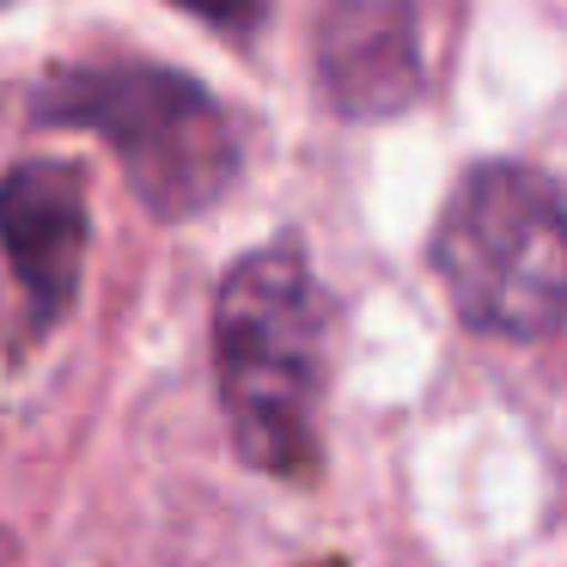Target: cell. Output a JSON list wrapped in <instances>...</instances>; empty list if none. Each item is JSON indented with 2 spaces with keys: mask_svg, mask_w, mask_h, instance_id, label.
Wrapping results in <instances>:
<instances>
[{
  "mask_svg": "<svg viewBox=\"0 0 567 567\" xmlns=\"http://www.w3.org/2000/svg\"><path fill=\"white\" fill-rule=\"evenodd\" d=\"M433 275L457 318L501 342H543L567 311L561 189L525 159L470 165L433 226Z\"/></svg>",
  "mask_w": 567,
  "mask_h": 567,
  "instance_id": "obj_2",
  "label": "cell"
},
{
  "mask_svg": "<svg viewBox=\"0 0 567 567\" xmlns=\"http://www.w3.org/2000/svg\"><path fill=\"white\" fill-rule=\"evenodd\" d=\"M86 177L68 159H25L0 177V245L19 287L31 293L43 323H55L80 293L86 269Z\"/></svg>",
  "mask_w": 567,
  "mask_h": 567,
  "instance_id": "obj_4",
  "label": "cell"
},
{
  "mask_svg": "<svg viewBox=\"0 0 567 567\" xmlns=\"http://www.w3.org/2000/svg\"><path fill=\"white\" fill-rule=\"evenodd\" d=\"M214 372L250 470L306 476L330 379V293L293 238L257 245L214 293Z\"/></svg>",
  "mask_w": 567,
  "mask_h": 567,
  "instance_id": "obj_1",
  "label": "cell"
},
{
  "mask_svg": "<svg viewBox=\"0 0 567 567\" xmlns=\"http://www.w3.org/2000/svg\"><path fill=\"white\" fill-rule=\"evenodd\" d=\"M38 123L111 141L141 202L165 220L202 214L238 172V123L202 80L153 62L62 68L31 99Z\"/></svg>",
  "mask_w": 567,
  "mask_h": 567,
  "instance_id": "obj_3",
  "label": "cell"
},
{
  "mask_svg": "<svg viewBox=\"0 0 567 567\" xmlns=\"http://www.w3.org/2000/svg\"><path fill=\"white\" fill-rule=\"evenodd\" d=\"M0 567H19V555H13V537L0 530Z\"/></svg>",
  "mask_w": 567,
  "mask_h": 567,
  "instance_id": "obj_6",
  "label": "cell"
},
{
  "mask_svg": "<svg viewBox=\"0 0 567 567\" xmlns=\"http://www.w3.org/2000/svg\"><path fill=\"white\" fill-rule=\"evenodd\" d=\"M177 7L214 31H233V38H250L262 25V13H269V0H177Z\"/></svg>",
  "mask_w": 567,
  "mask_h": 567,
  "instance_id": "obj_5",
  "label": "cell"
}]
</instances>
